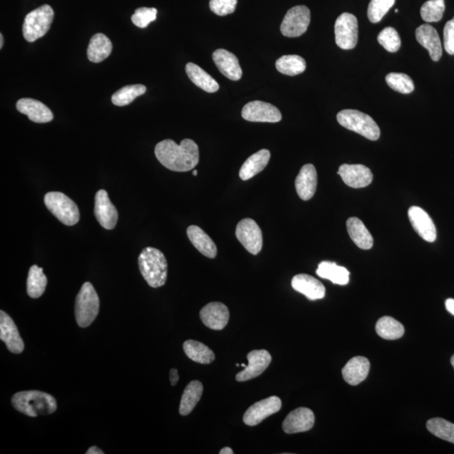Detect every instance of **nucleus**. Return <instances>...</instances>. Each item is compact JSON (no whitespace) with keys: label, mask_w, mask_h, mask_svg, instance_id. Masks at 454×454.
<instances>
[{"label":"nucleus","mask_w":454,"mask_h":454,"mask_svg":"<svg viewBox=\"0 0 454 454\" xmlns=\"http://www.w3.org/2000/svg\"><path fill=\"white\" fill-rule=\"evenodd\" d=\"M156 158L161 165L174 172H188L199 164L200 152L193 140H183L180 145L167 139L157 144Z\"/></svg>","instance_id":"f257e3e1"},{"label":"nucleus","mask_w":454,"mask_h":454,"mask_svg":"<svg viewBox=\"0 0 454 454\" xmlns=\"http://www.w3.org/2000/svg\"><path fill=\"white\" fill-rule=\"evenodd\" d=\"M11 403L19 412L30 417L52 414L58 407L54 396L38 391L16 393L12 397Z\"/></svg>","instance_id":"f03ea898"},{"label":"nucleus","mask_w":454,"mask_h":454,"mask_svg":"<svg viewBox=\"0 0 454 454\" xmlns=\"http://www.w3.org/2000/svg\"><path fill=\"white\" fill-rule=\"evenodd\" d=\"M138 265L144 279L152 288L165 285L168 276V263L163 252L157 248H144L138 257Z\"/></svg>","instance_id":"7ed1b4c3"},{"label":"nucleus","mask_w":454,"mask_h":454,"mask_svg":"<svg viewBox=\"0 0 454 454\" xmlns=\"http://www.w3.org/2000/svg\"><path fill=\"white\" fill-rule=\"evenodd\" d=\"M337 119L343 128L371 141H376L381 137V129L376 122L367 114L357 110H343L338 114Z\"/></svg>","instance_id":"20e7f679"},{"label":"nucleus","mask_w":454,"mask_h":454,"mask_svg":"<svg viewBox=\"0 0 454 454\" xmlns=\"http://www.w3.org/2000/svg\"><path fill=\"white\" fill-rule=\"evenodd\" d=\"M99 312V299L93 285L86 282L78 292L75 303L78 325L82 329L94 322Z\"/></svg>","instance_id":"39448f33"},{"label":"nucleus","mask_w":454,"mask_h":454,"mask_svg":"<svg viewBox=\"0 0 454 454\" xmlns=\"http://www.w3.org/2000/svg\"><path fill=\"white\" fill-rule=\"evenodd\" d=\"M54 19V11L48 4H44L29 13L23 24V36L26 41L34 42L44 37L50 30Z\"/></svg>","instance_id":"423d86ee"},{"label":"nucleus","mask_w":454,"mask_h":454,"mask_svg":"<svg viewBox=\"0 0 454 454\" xmlns=\"http://www.w3.org/2000/svg\"><path fill=\"white\" fill-rule=\"evenodd\" d=\"M44 203L52 215L63 224L71 226L80 221L78 205L66 195L61 192H49L45 195Z\"/></svg>","instance_id":"0eeeda50"},{"label":"nucleus","mask_w":454,"mask_h":454,"mask_svg":"<svg viewBox=\"0 0 454 454\" xmlns=\"http://www.w3.org/2000/svg\"><path fill=\"white\" fill-rule=\"evenodd\" d=\"M359 25L356 17L349 13L340 15L335 23V40L343 50L353 49L357 43Z\"/></svg>","instance_id":"6e6552de"},{"label":"nucleus","mask_w":454,"mask_h":454,"mask_svg":"<svg viewBox=\"0 0 454 454\" xmlns=\"http://www.w3.org/2000/svg\"><path fill=\"white\" fill-rule=\"evenodd\" d=\"M311 23V11L305 6L290 8L283 20L281 30L287 37H299L307 32Z\"/></svg>","instance_id":"1a4fd4ad"},{"label":"nucleus","mask_w":454,"mask_h":454,"mask_svg":"<svg viewBox=\"0 0 454 454\" xmlns=\"http://www.w3.org/2000/svg\"><path fill=\"white\" fill-rule=\"evenodd\" d=\"M235 237L246 250L253 255L259 254L263 247V234L255 221L247 218L239 222L235 228Z\"/></svg>","instance_id":"9d476101"},{"label":"nucleus","mask_w":454,"mask_h":454,"mask_svg":"<svg viewBox=\"0 0 454 454\" xmlns=\"http://www.w3.org/2000/svg\"><path fill=\"white\" fill-rule=\"evenodd\" d=\"M282 401L278 396H270L251 405L243 416V422L247 426L260 424L266 418L281 410Z\"/></svg>","instance_id":"9b49d317"},{"label":"nucleus","mask_w":454,"mask_h":454,"mask_svg":"<svg viewBox=\"0 0 454 454\" xmlns=\"http://www.w3.org/2000/svg\"><path fill=\"white\" fill-rule=\"evenodd\" d=\"M242 116L252 122H269L276 123L282 120V115L277 107L269 103L255 100L243 107Z\"/></svg>","instance_id":"f8f14e48"},{"label":"nucleus","mask_w":454,"mask_h":454,"mask_svg":"<svg viewBox=\"0 0 454 454\" xmlns=\"http://www.w3.org/2000/svg\"><path fill=\"white\" fill-rule=\"evenodd\" d=\"M94 215L104 229L113 230L118 221L117 209L111 202L106 190H100L96 193Z\"/></svg>","instance_id":"ddd939ff"},{"label":"nucleus","mask_w":454,"mask_h":454,"mask_svg":"<svg viewBox=\"0 0 454 454\" xmlns=\"http://www.w3.org/2000/svg\"><path fill=\"white\" fill-rule=\"evenodd\" d=\"M248 365L235 376L238 382L250 381L263 374L270 364L272 357L267 350H253L247 355Z\"/></svg>","instance_id":"4468645a"},{"label":"nucleus","mask_w":454,"mask_h":454,"mask_svg":"<svg viewBox=\"0 0 454 454\" xmlns=\"http://www.w3.org/2000/svg\"><path fill=\"white\" fill-rule=\"evenodd\" d=\"M338 173L346 185L355 189L369 186L373 181L371 170L362 164H343Z\"/></svg>","instance_id":"2eb2a0df"},{"label":"nucleus","mask_w":454,"mask_h":454,"mask_svg":"<svg viewBox=\"0 0 454 454\" xmlns=\"http://www.w3.org/2000/svg\"><path fill=\"white\" fill-rule=\"evenodd\" d=\"M0 339L8 350L19 355L24 351L25 344L13 319L4 311L0 312Z\"/></svg>","instance_id":"dca6fc26"},{"label":"nucleus","mask_w":454,"mask_h":454,"mask_svg":"<svg viewBox=\"0 0 454 454\" xmlns=\"http://www.w3.org/2000/svg\"><path fill=\"white\" fill-rule=\"evenodd\" d=\"M408 216L414 230L423 240L429 243L435 241L436 226L424 209L418 207H412L409 209Z\"/></svg>","instance_id":"f3484780"},{"label":"nucleus","mask_w":454,"mask_h":454,"mask_svg":"<svg viewBox=\"0 0 454 454\" xmlns=\"http://www.w3.org/2000/svg\"><path fill=\"white\" fill-rule=\"evenodd\" d=\"M315 424V415L312 410L300 407L292 410L283 422V430L288 434L311 430Z\"/></svg>","instance_id":"a211bd4d"},{"label":"nucleus","mask_w":454,"mask_h":454,"mask_svg":"<svg viewBox=\"0 0 454 454\" xmlns=\"http://www.w3.org/2000/svg\"><path fill=\"white\" fill-rule=\"evenodd\" d=\"M200 319L209 329H224L229 321L230 312L226 305L221 302H211L205 305L200 312Z\"/></svg>","instance_id":"6ab92c4d"},{"label":"nucleus","mask_w":454,"mask_h":454,"mask_svg":"<svg viewBox=\"0 0 454 454\" xmlns=\"http://www.w3.org/2000/svg\"><path fill=\"white\" fill-rule=\"evenodd\" d=\"M16 109L20 113L27 116L30 121L36 123H47L54 120V114L50 109L37 99H20L16 103Z\"/></svg>","instance_id":"aec40b11"},{"label":"nucleus","mask_w":454,"mask_h":454,"mask_svg":"<svg viewBox=\"0 0 454 454\" xmlns=\"http://www.w3.org/2000/svg\"><path fill=\"white\" fill-rule=\"evenodd\" d=\"M291 286L295 291L304 295L309 300L323 299L326 295L325 286L322 283L309 274L295 275L292 279Z\"/></svg>","instance_id":"412c9836"},{"label":"nucleus","mask_w":454,"mask_h":454,"mask_svg":"<svg viewBox=\"0 0 454 454\" xmlns=\"http://www.w3.org/2000/svg\"><path fill=\"white\" fill-rule=\"evenodd\" d=\"M214 62L219 71L231 80H241L243 71L239 61L233 54L224 50L218 49L212 55Z\"/></svg>","instance_id":"4be33fe9"},{"label":"nucleus","mask_w":454,"mask_h":454,"mask_svg":"<svg viewBox=\"0 0 454 454\" xmlns=\"http://www.w3.org/2000/svg\"><path fill=\"white\" fill-rule=\"evenodd\" d=\"M417 40L429 52L432 61L438 62L443 54L442 43L434 27L429 24L419 26L416 30Z\"/></svg>","instance_id":"5701e85b"},{"label":"nucleus","mask_w":454,"mask_h":454,"mask_svg":"<svg viewBox=\"0 0 454 454\" xmlns=\"http://www.w3.org/2000/svg\"><path fill=\"white\" fill-rule=\"evenodd\" d=\"M317 186V169L312 164H305L301 168L295 180V189L302 200H311L315 195Z\"/></svg>","instance_id":"b1692460"},{"label":"nucleus","mask_w":454,"mask_h":454,"mask_svg":"<svg viewBox=\"0 0 454 454\" xmlns=\"http://www.w3.org/2000/svg\"><path fill=\"white\" fill-rule=\"evenodd\" d=\"M370 363L364 357H353L342 370L344 381L349 385L357 386L368 377Z\"/></svg>","instance_id":"393cba45"},{"label":"nucleus","mask_w":454,"mask_h":454,"mask_svg":"<svg viewBox=\"0 0 454 454\" xmlns=\"http://www.w3.org/2000/svg\"><path fill=\"white\" fill-rule=\"evenodd\" d=\"M187 235L191 243L202 254L209 259H215L217 255L216 245L200 227L197 226L188 227Z\"/></svg>","instance_id":"a878e982"},{"label":"nucleus","mask_w":454,"mask_h":454,"mask_svg":"<svg viewBox=\"0 0 454 454\" xmlns=\"http://www.w3.org/2000/svg\"><path fill=\"white\" fill-rule=\"evenodd\" d=\"M270 157V152L262 149L248 158L242 166L239 171V177L242 180L246 181L263 171L267 167Z\"/></svg>","instance_id":"bb28decb"},{"label":"nucleus","mask_w":454,"mask_h":454,"mask_svg":"<svg viewBox=\"0 0 454 454\" xmlns=\"http://www.w3.org/2000/svg\"><path fill=\"white\" fill-rule=\"evenodd\" d=\"M349 237L361 250H369L374 245V239L368 229L359 218L351 217L347 221Z\"/></svg>","instance_id":"cd10ccee"},{"label":"nucleus","mask_w":454,"mask_h":454,"mask_svg":"<svg viewBox=\"0 0 454 454\" xmlns=\"http://www.w3.org/2000/svg\"><path fill=\"white\" fill-rule=\"evenodd\" d=\"M112 43L106 35L98 33L91 38L87 55L92 63H99L111 54Z\"/></svg>","instance_id":"c85d7f7f"},{"label":"nucleus","mask_w":454,"mask_h":454,"mask_svg":"<svg viewBox=\"0 0 454 454\" xmlns=\"http://www.w3.org/2000/svg\"><path fill=\"white\" fill-rule=\"evenodd\" d=\"M187 75L190 80L193 82L199 88L207 91V93H216L220 89V85L216 80L209 75V73L193 63H189L186 65Z\"/></svg>","instance_id":"c756f323"},{"label":"nucleus","mask_w":454,"mask_h":454,"mask_svg":"<svg viewBox=\"0 0 454 454\" xmlns=\"http://www.w3.org/2000/svg\"><path fill=\"white\" fill-rule=\"evenodd\" d=\"M317 274L319 277L329 279L335 285L346 286L349 282L350 273L342 266H338L331 262L324 261L318 265Z\"/></svg>","instance_id":"7c9ffc66"},{"label":"nucleus","mask_w":454,"mask_h":454,"mask_svg":"<svg viewBox=\"0 0 454 454\" xmlns=\"http://www.w3.org/2000/svg\"><path fill=\"white\" fill-rule=\"evenodd\" d=\"M183 351L189 359L202 364H211L216 359L215 353L207 345L195 340L183 343Z\"/></svg>","instance_id":"2f4dec72"},{"label":"nucleus","mask_w":454,"mask_h":454,"mask_svg":"<svg viewBox=\"0 0 454 454\" xmlns=\"http://www.w3.org/2000/svg\"><path fill=\"white\" fill-rule=\"evenodd\" d=\"M203 394V385L198 381H191L185 388L182 395L180 413L188 416L198 404Z\"/></svg>","instance_id":"473e14b6"},{"label":"nucleus","mask_w":454,"mask_h":454,"mask_svg":"<svg viewBox=\"0 0 454 454\" xmlns=\"http://www.w3.org/2000/svg\"><path fill=\"white\" fill-rule=\"evenodd\" d=\"M47 285V278L43 269L37 265H33L29 270L27 278V294L30 298L37 299L44 294Z\"/></svg>","instance_id":"72a5a7b5"},{"label":"nucleus","mask_w":454,"mask_h":454,"mask_svg":"<svg viewBox=\"0 0 454 454\" xmlns=\"http://www.w3.org/2000/svg\"><path fill=\"white\" fill-rule=\"evenodd\" d=\"M376 333L386 340H396L403 337L405 329L403 324L391 317H384L377 321Z\"/></svg>","instance_id":"f704fd0d"},{"label":"nucleus","mask_w":454,"mask_h":454,"mask_svg":"<svg viewBox=\"0 0 454 454\" xmlns=\"http://www.w3.org/2000/svg\"><path fill=\"white\" fill-rule=\"evenodd\" d=\"M275 66L279 73L288 76H296L305 72L307 63L303 58L297 55H286L278 59Z\"/></svg>","instance_id":"c9c22d12"},{"label":"nucleus","mask_w":454,"mask_h":454,"mask_svg":"<svg viewBox=\"0 0 454 454\" xmlns=\"http://www.w3.org/2000/svg\"><path fill=\"white\" fill-rule=\"evenodd\" d=\"M146 86L142 85H128L112 95V103L116 106H128L135 99L146 93Z\"/></svg>","instance_id":"e433bc0d"},{"label":"nucleus","mask_w":454,"mask_h":454,"mask_svg":"<svg viewBox=\"0 0 454 454\" xmlns=\"http://www.w3.org/2000/svg\"><path fill=\"white\" fill-rule=\"evenodd\" d=\"M427 429L436 438L454 444L453 423L444 420L443 418H432L427 422Z\"/></svg>","instance_id":"4c0bfd02"},{"label":"nucleus","mask_w":454,"mask_h":454,"mask_svg":"<svg viewBox=\"0 0 454 454\" xmlns=\"http://www.w3.org/2000/svg\"><path fill=\"white\" fill-rule=\"evenodd\" d=\"M445 11L444 0H429L421 8V16L427 23H438Z\"/></svg>","instance_id":"58836bf2"},{"label":"nucleus","mask_w":454,"mask_h":454,"mask_svg":"<svg viewBox=\"0 0 454 454\" xmlns=\"http://www.w3.org/2000/svg\"><path fill=\"white\" fill-rule=\"evenodd\" d=\"M386 81L393 90L399 92L401 94L412 93L415 89L412 78L405 73H388L386 78Z\"/></svg>","instance_id":"ea45409f"},{"label":"nucleus","mask_w":454,"mask_h":454,"mask_svg":"<svg viewBox=\"0 0 454 454\" xmlns=\"http://www.w3.org/2000/svg\"><path fill=\"white\" fill-rule=\"evenodd\" d=\"M395 3V0H371L368 8L369 20L372 23H379Z\"/></svg>","instance_id":"a19ab883"},{"label":"nucleus","mask_w":454,"mask_h":454,"mask_svg":"<svg viewBox=\"0 0 454 454\" xmlns=\"http://www.w3.org/2000/svg\"><path fill=\"white\" fill-rule=\"evenodd\" d=\"M378 42L385 49L390 52L399 51L401 41L398 32L393 27H386L378 36Z\"/></svg>","instance_id":"79ce46f5"},{"label":"nucleus","mask_w":454,"mask_h":454,"mask_svg":"<svg viewBox=\"0 0 454 454\" xmlns=\"http://www.w3.org/2000/svg\"><path fill=\"white\" fill-rule=\"evenodd\" d=\"M158 11L155 8H139L132 16L133 24L139 28H146L152 21L156 20Z\"/></svg>","instance_id":"37998d69"},{"label":"nucleus","mask_w":454,"mask_h":454,"mask_svg":"<svg viewBox=\"0 0 454 454\" xmlns=\"http://www.w3.org/2000/svg\"><path fill=\"white\" fill-rule=\"evenodd\" d=\"M238 0H211L209 8L213 13L219 16L233 14L237 7Z\"/></svg>","instance_id":"c03bdc74"},{"label":"nucleus","mask_w":454,"mask_h":454,"mask_svg":"<svg viewBox=\"0 0 454 454\" xmlns=\"http://www.w3.org/2000/svg\"><path fill=\"white\" fill-rule=\"evenodd\" d=\"M444 48L448 54L454 55V20L448 21L443 30Z\"/></svg>","instance_id":"a18cd8bd"},{"label":"nucleus","mask_w":454,"mask_h":454,"mask_svg":"<svg viewBox=\"0 0 454 454\" xmlns=\"http://www.w3.org/2000/svg\"><path fill=\"white\" fill-rule=\"evenodd\" d=\"M178 379H180V376H178V370L176 369L170 370V382L173 386L177 385Z\"/></svg>","instance_id":"49530a36"},{"label":"nucleus","mask_w":454,"mask_h":454,"mask_svg":"<svg viewBox=\"0 0 454 454\" xmlns=\"http://www.w3.org/2000/svg\"><path fill=\"white\" fill-rule=\"evenodd\" d=\"M445 307H446L447 311L449 313H451L454 316V300L448 299L445 301Z\"/></svg>","instance_id":"de8ad7c7"},{"label":"nucleus","mask_w":454,"mask_h":454,"mask_svg":"<svg viewBox=\"0 0 454 454\" xmlns=\"http://www.w3.org/2000/svg\"><path fill=\"white\" fill-rule=\"evenodd\" d=\"M87 454H104V452L102 449H99L97 447H91L88 451L86 452Z\"/></svg>","instance_id":"09e8293b"},{"label":"nucleus","mask_w":454,"mask_h":454,"mask_svg":"<svg viewBox=\"0 0 454 454\" xmlns=\"http://www.w3.org/2000/svg\"><path fill=\"white\" fill-rule=\"evenodd\" d=\"M234 452L233 449L228 447H226L224 448H222L221 450L220 451V454H233Z\"/></svg>","instance_id":"8fccbe9b"},{"label":"nucleus","mask_w":454,"mask_h":454,"mask_svg":"<svg viewBox=\"0 0 454 454\" xmlns=\"http://www.w3.org/2000/svg\"><path fill=\"white\" fill-rule=\"evenodd\" d=\"M4 46V37L2 34H0V48H3Z\"/></svg>","instance_id":"3c124183"},{"label":"nucleus","mask_w":454,"mask_h":454,"mask_svg":"<svg viewBox=\"0 0 454 454\" xmlns=\"http://www.w3.org/2000/svg\"><path fill=\"white\" fill-rule=\"evenodd\" d=\"M451 364L453 367L454 369V355L451 357Z\"/></svg>","instance_id":"603ef678"},{"label":"nucleus","mask_w":454,"mask_h":454,"mask_svg":"<svg viewBox=\"0 0 454 454\" xmlns=\"http://www.w3.org/2000/svg\"><path fill=\"white\" fill-rule=\"evenodd\" d=\"M197 174H198V171H197V170H194V171H193V176H197Z\"/></svg>","instance_id":"864d4df0"},{"label":"nucleus","mask_w":454,"mask_h":454,"mask_svg":"<svg viewBox=\"0 0 454 454\" xmlns=\"http://www.w3.org/2000/svg\"><path fill=\"white\" fill-rule=\"evenodd\" d=\"M395 13H398V12H399V10H397V8H396V10H395Z\"/></svg>","instance_id":"5fc2aeb1"},{"label":"nucleus","mask_w":454,"mask_h":454,"mask_svg":"<svg viewBox=\"0 0 454 454\" xmlns=\"http://www.w3.org/2000/svg\"><path fill=\"white\" fill-rule=\"evenodd\" d=\"M453 20H454V16H453Z\"/></svg>","instance_id":"6e6d98bb"}]
</instances>
